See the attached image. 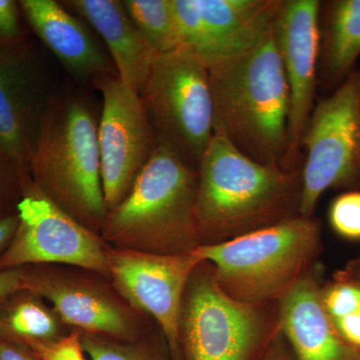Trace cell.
<instances>
[{
  "label": "cell",
  "instance_id": "cell-20",
  "mask_svg": "<svg viewBox=\"0 0 360 360\" xmlns=\"http://www.w3.org/2000/svg\"><path fill=\"white\" fill-rule=\"evenodd\" d=\"M60 319L40 296L22 290L0 304V338L27 345L61 338Z\"/></svg>",
  "mask_w": 360,
  "mask_h": 360
},
{
  "label": "cell",
  "instance_id": "cell-13",
  "mask_svg": "<svg viewBox=\"0 0 360 360\" xmlns=\"http://www.w3.org/2000/svg\"><path fill=\"white\" fill-rule=\"evenodd\" d=\"M51 96L30 45L0 46V155L27 176Z\"/></svg>",
  "mask_w": 360,
  "mask_h": 360
},
{
  "label": "cell",
  "instance_id": "cell-30",
  "mask_svg": "<svg viewBox=\"0 0 360 360\" xmlns=\"http://www.w3.org/2000/svg\"><path fill=\"white\" fill-rule=\"evenodd\" d=\"M18 217L16 213L0 217V253L4 252L11 243L14 232L18 229Z\"/></svg>",
  "mask_w": 360,
  "mask_h": 360
},
{
  "label": "cell",
  "instance_id": "cell-27",
  "mask_svg": "<svg viewBox=\"0 0 360 360\" xmlns=\"http://www.w3.org/2000/svg\"><path fill=\"white\" fill-rule=\"evenodd\" d=\"M25 274L23 269L0 271V304L15 293L26 290Z\"/></svg>",
  "mask_w": 360,
  "mask_h": 360
},
{
  "label": "cell",
  "instance_id": "cell-17",
  "mask_svg": "<svg viewBox=\"0 0 360 360\" xmlns=\"http://www.w3.org/2000/svg\"><path fill=\"white\" fill-rule=\"evenodd\" d=\"M70 11L96 30L106 45L118 77L141 94L158 53L118 0H66Z\"/></svg>",
  "mask_w": 360,
  "mask_h": 360
},
{
  "label": "cell",
  "instance_id": "cell-10",
  "mask_svg": "<svg viewBox=\"0 0 360 360\" xmlns=\"http://www.w3.org/2000/svg\"><path fill=\"white\" fill-rule=\"evenodd\" d=\"M103 96L98 148L108 212L120 205L158 146L141 94L120 79L105 75L94 82Z\"/></svg>",
  "mask_w": 360,
  "mask_h": 360
},
{
  "label": "cell",
  "instance_id": "cell-12",
  "mask_svg": "<svg viewBox=\"0 0 360 360\" xmlns=\"http://www.w3.org/2000/svg\"><path fill=\"white\" fill-rule=\"evenodd\" d=\"M182 45L206 66L236 58L271 33L279 0H172Z\"/></svg>",
  "mask_w": 360,
  "mask_h": 360
},
{
  "label": "cell",
  "instance_id": "cell-23",
  "mask_svg": "<svg viewBox=\"0 0 360 360\" xmlns=\"http://www.w3.org/2000/svg\"><path fill=\"white\" fill-rule=\"evenodd\" d=\"M322 303L331 319L360 314V286L336 284L321 295Z\"/></svg>",
  "mask_w": 360,
  "mask_h": 360
},
{
  "label": "cell",
  "instance_id": "cell-6",
  "mask_svg": "<svg viewBox=\"0 0 360 360\" xmlns=\"http://www.w3.org/2000/svg\"><path fill=\"white\" fill-rule=\"evenodd\" d=\"M141 96L158 142L169 146L198 170L214 134L205 63L186 45L158 54Z\"/></svg>",
  "mask_w": 360,
  "mask_h": 360
},
{
  "label": "cell",
  "instance_id": "cell-4",
  "mask_svg": "<svg viewBox=\"0 0 360 360\" xmlns=\"http://www.w3.org/2000/svg\"><path fill=\"white\" fill-rule=\"evenodd\" d=\"M198 170L158 142L124 200L108 212L106 240L144 252L176 255L201 245L196 224Z\"/></svg>",
  "mask_w": 360,
  "mask_h": 360
},
{
  "label": "cell",
  "instance_id": "cell-22",
  "mask_svg": "<svg viewBox=\"0 0 360 360\" xmlns=\"http://www.w3.org/2000/svg\"><path fill=\"white\" fill-rule=\"evenodd\" d=\"M328 219L341 238L360 240V191L338 195L329 207Z\"/></svg>",
  "mask_w": 360,
  "mask_h": 360
},
{
  "label": "cell",
  "instance_id": "cell-9",
  "mask_svg": "<svg viewBox=\"0 0 360 360\" xmlns=\"http://www.w3.org/2000/svg\"><path fill=\"white\" fill-rule=\"evenodd\" d=\"M200 267V266H198ZM198 267L187 284L179 321L188 360H248L264 333L259 305L227 295Z\"/></svg>",
  "mask_w": 360,
  "mask_h": 360
},
{
  "label": "cell",
  "instance_id": "cell-18",
  "mask_svg": "<svg viewBox=\"0 0 360 360\" xmlns=\"http://www.w3.org/2000/svg\"><path fill=\"white\" fill-rule=\"evenodd\" d=\"M279 302V326L298 359L360 360L338 335L311 278L303 276Z\"/></svg>",
  "mask_w": 360,
  "mask_h": 360
},
{
  "label": "cell",
  "instance_id": "cell-26",
  "mask_svg": "<svg viewBox=\"0 0 360 360\" xmlns=\"http://www.w3.org/2000/svg\"><path fill=\"white\" fill-rule=\"evenodd\" d=\"M20 4L13 0H0V46L25 41L21 35Z\"/></svg>",
  "mask_w": 360,
  "mask_h": 360
},
{
  "label": "cell",
  "instance_id": "cell-8",
  "mask_svg": "<svg viewBox=\"0 0 360 360\" xmlns=\"http://www.w3.org/2000/svg\"><path fill=\"white\" fill-rule=\"evenodd\" d=\"M18 229L0 255V271L28 264H66L110 276L103 239L71 217L32 182L16 205Z\"/></svg>",
  "mask_w": 360,
  "mask_h": 360
},
{
  "label": "cell",
  "instance_id": "cell-14",
  "mask_svg": "<svg viewBox=\"0 0 360 360\" xmlns=\"http://www.w3.org/2000/svg\"><path fill=\"white\" fill-rule=\"evenodd\" d=\"M321 11L319 0H281L272 25L290 94L288 165L297 158L314 108L321 56Z\"/></svg>",
  "mask_w": 360,
  "mask_h": 360
},
{
  "label": "cell",
  "instance_id": "cell-5",
  "mask_svg": "<svg viewBox=\"0 0 360 360\" xmlns=\"http://www.w3.org/2000/svg\"><path fill=\"white\" fill-rule=\"evenodd\" d=\"M319 238V222L298 215L193 251L212 265L213 276L227 295L260 305L281 300L304 276Z\"/></svg>",
  "mask_w": 360,
  "mask_h": 360
},
{
  "label": "cell",
  "instance_id": "cell-21",
  "mask_svg": "<svg viewBox=\"0 0 360 360\" xmlns=\"http://www.w3.org/2000/svg\"><path fill=\"white\" fill-rule=\"evenodd\" d=\"M127 13L158 54L182 45L172 0H123Z\"/></svg>",
  "mask_w": 360,
  "mask_h": 360
},
{
  "label": "cell",
  "instance_id": "cell-2",
  "mask_svg": "<svg viewBox=\"0 0 360 360\" xmlns=\"http://www.w3.org/2000/svg\"><path fill=\"white\" fill-rule=\"evenodd\" d=\"M207 68L214 129L257 162L290 169V94L272 32L251 51Z\"/></svg>",
  "mask_w": 360,
  "mask_h": 360
},
{
  "label": "cell",
  "instance_id": "cell-25",
  "mask_svg": "<svg viewBox=\"0 0 360 360\" xmlns=\"http://www.w3.org/2000/svg\"><path fill=\"white\" fill-rule=\"evenodd\" d=\"M84 354L89 360H148L134 349L111 342L103 336L80 335Z\"/></svg>",
  "mask_w": 360,
  "mask_h": 360
},
{
  "label": "cell",
  "instance_id": "cell-3",
  "mask_svg": "<svg viewBox=\"0 0 360 360\" xmlns=\"http://www.w3.org/2000/svg\"><path fill=\"white\" fill-rule=\"evenodd\" d=\"M99 115L78 92L52 94L30 160L37 188L90 231L106 214L98 148Z\"/></svg>",
  "mask_w": 360,
  "mask_h": 360
},
{
  "label": "cell",
  "instance_id": "cell-33",
  "mask_svg": "<svg viewBox=\"0 0 360 360\" xmlns=\"http://www.w3.org/2000/svg\"><path fill=\"white\" fill-rule=\"evenodd\" d=\"M359 72H360V70H359Z\"/></svg>",
  "mask_w": 360,
  "mask_h": 360
},
{
  "label": "cell",
  "instance_id": "cell-16",
  "mask_svg": "<svg viewBox=\"0 0 360 360\" xmlns=\"http://www.w3.org/2000/svg\"><path fill=\"white\" fill-rule=\"evenodd\" d=\"M18 4L33 32L73 77L94 82L117 75L89 28L61 2L21 0Z\"/></svg>",
  "mask_w": 360,
  "mask_h": 360
},
{
  "label": "cell",
  "instance_id": "cell-1",
  "mask_svg": "<svg viewBox=\"0 0 360 360\" xmlns=\"http://www.w3.org/2000/svg\"><path fill=\"white\" fill-rule=\"evenodd\" d=\"M302 176L248 158L214 129L198 167L196 224L203 245L221 243L300 215Z\"/></svg>",
  "mask_w": 360,
  "mask_h": 360
},
{
  "label": "cell",
  "instance_id": "cell-15",
  "mask_svg": "<svg viewBox=\"0 0 360 360\" xmlns=\"http://www.w3.org/2000/svg\"><path fill=\"white\" fill-rule=\"evenodd\" d=\"M25 288L51 302L63 323L86 335L120 340L134 335V319L122 303L84 279L59 272L26 271Z\"/></svg>",
  "mask_w": 360,
  "mask_h": 360
},
{
  "label": "cell",
  "instance_id": "cell-24",
  "mask_svg": "<svg viewBox=\"0 0 360 360\" xmlns=\"http://www.w3.org/2000/svg\"><path fill=\"white\" fill-rule=\"evenodd\" d=\"M41 360H86L80 333L61 336L56 340L26 345Z\"/></svg>",
  "mask_w": 360,
  "mask_h": 360
},
{
  "label": "cell",
  "instance_id": "cell-19",
  "mask_svg": "<svg viewBox=\"0 0 360 360\" xmlns=\"http://www.w3.org/2000/svg\"><path fill=\"white\" fill-rule=\"evenodd\" d=\"M321 11V56L324 77L345 82L360 56V0H333Z\"/></svg>",
  "mask_w": 360,
  "mask_h": 360
},
{
  "label": "cell",
  "instance_id": "cell-29",
  "mask_svg": "<svg viewBox=\"0 0 360 360\" xmlns=\"http://www.w3.org/2000/svg\"><path fill=\"white\" fill-rule=\"evenodd\" d=\"M0 360H41L30 347L0 338Z\"/></svg>",
  "mask_w": 360,
  "mask_h": 360
},
{
  "label": "cell",
  "instance_id": "cell-11",
  "mask_svg": "<svg viewBox=\"0 0 360 360\" xmlns=\"http://www.w3.org/2000/svg\"><path fill=\"white\" fill-rule=\"evenodd\" d=\"M108 257L116 290L132 307L158 321L170 349L179 354L184 293L202 260L193 250L160 255L123 248H108Z\"/></svg>",
  "mask_w": 360,
  "mask_h": 360
},
{
  "label": "cell",
  "instance_id": "cell-28",
  "mask_svg": "<svg viewBox=\"0 0 360 360\" xmlns=\"http://www.w3.org/2000/svg\"><path fill=\"white\" fill-rule=\"evenodd\" d=\"M338 335L345 342L360 347V314L333 319Z\"/></svg>",
  "mask_w": 360,
  "mask_h": 360
},
{
  "label": "cell",
  "instance_id": "cell-31",
  "mask_svg": "<svg viewBox=\"0 0 360 360\" xmlns=\"http://www.w3.org/2000/svg\"><path fill=\"white\" fill-rule=\"evenodd\" d=\"M25 176L27 175L23 174L20 169L0 155V195L6 191L7 184L11 180L20 179Z\"/></svg>",
  "mask_w": 360,
  "mask_h": 360
},
{
  "label": "cell",
  "instance_id": "cell-7",
  "mask_svg": "<svg viewBox=\"0 0 360 360\" xmlns=\"http://www.w3.org/2000/svg\"><path fill=\"white\" fill-rule=\"evenodd\" d=\"M300 215L311 217L322 194L360 176V72L315 104L302 141Z\"/></svg>",
  "mask_w": 360,
  "mask_h": 360
},
{
  "label": "cell",
  "instance_id": "cell-32",
  "mask_svg": "<svg viewBox=\"0 0 360 360\" xmlns=\"http://www.w3.org/2000/svg\"><path fill=\"white\" fill-rule=\"evenodd\" d=\"M270 360H281V359H270Z\"/></svg>",
  "mask_w": 360,
  "mask_h": 360
}]
</instances>
